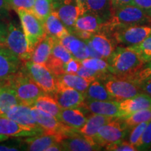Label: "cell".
Returning <instances> with one entry per match:
<instances>
[{
	"mask_svg": "<svg viewBox=\"0 0 151 151\" xmlns=\"http://www.w3.org/2000/svg\"><path fill=\"white\" fill-rule=\"evenodd\" d=\"M107 60L111 74L128 79H133L146 63L139 55L129 46L116 48Z\"/></svg>",
	"mask_w": 151,
	"mask_h": 151,
	"instance_id": "6da1fadb",
	"label": "cell"
},
{
	"mask_svg": "<svg viewBox=\"0 0 151 151\" xmlns=\"http://www.w3.org/2000/svg\"><path fill=\"white\" fill-rule=\"evenodd\" d=\"M150 22L151 17L144 10L134 5H127L114 8L111 18L105 22L103 29L117 30Z\"/></svg>",
	"mask_w": 151,
	"mask_h": 151,
	"instance_id": "7a4b0ae2",
	"label": "cell"
},
{
	"mask_svg": "<svg viewBox=\"0 0 151 151\" xmlns=\"http://www.w3.org/2000/svg\"><path fill=\"white\" fill-rule=\"evenodd\" d=\"M3 83L14 88L20 104L31 107L39 96L45 94L30 78L25 69H22L14 77Z\"/></svg>",
	"mask_w": 151,
	"mask_h": 151,
	"instance_id": "3957f363",
	"label": "cell"
},
{
	"mask_svg": "<svg viewBox=\"0 0 151 151\" xmlns=\"http://www.w3.org/2000/svg\"><path fill=\"white\" fill-rule=\"evenodd\" d=\"M102 81L114 100L119 102L141 93L140 83L132 79L119 78L111 74Z\"/></svg>",
	"mask_w": 151,
	"mask_h": 151,
	"instance_id": "277c9868",
	"label": "cell"
},
{
	"mask_svg": "<svg viewBox=\"0 0 151 151\" xmlns=\"http://www.w3.org/2000/svg\"><path fill=\"white\" fill-rule=\"evenodd\" d=\"M16 12L27 39L28 48L32 54L36 45L46 34L43 23L31 11L18 9Z\"/></svg>",
	"mask_w": 151,
	"mask_h": 151,
	"instance_id": "5b68a950",
	"label": "cell"
},
{
	"mask_svg": "<svg viewBox=\"0 0 151 151\" xmlns=\"http://www.w3.org/2000/svg\"><path fill=\"white\" fill-rule=\"evenodd\" d=\"M26 72L46 94L53 95L58 90L57 78L45 65L31 60L24 62Z\"/></svg>",
	"mask_w": 151,
	"mask_h": 151,
	"instance_id": "8992f818",
	"label": "cell"
},
{
	"mask_svg": "<svg viewBox=\"0 0 151 151\" xmlns=\"http://www.w3.org/2000/svg\"><path fill=\"white\" fill-rule=\"evenodd\" d=\"M5 45L22 62L31 60L32 54L28 48L25 35L22 27L16 21H11L8 24V34Z\"/></svg>",
	"mask_w": 151,
	"mask_h": 151,
	"instance_id": "52a82bcc",
	"label": "cell"
},
{
	"mask_svg": "<svg viewBox=\"0 0 151 151\" xmlns=\"http://www.w3.org/2000/svg\"><path fill=\"white\" fill-rule=\"evenodd\" d=\"M121 118H116L108 122L98 130L93 140L101 147H106L122 140L126 134L128 127Z\"/></svg>",
	"mask_w": 151,
	"mask_h": 151,
	"instance_id": "ba28073f",
	"label": "cell"
},
{
	"mask_svg": "<svg viewBox=\"0 0 151 151\" xmlns=\"http://www.w3.org/2000/svg\"><path fill=\"white\" fill-rule=\"evenodd\" d=\"M60 144L62 150L92 151L99 150L101 148L91 138L82 134L78 129L69 127L64 132Z\"/></svg>",
	"mask_w": 151,
	"mask_h": 151,
	"instance_id": "9c48e42d",
	"label": "cell"
},
{
	"mask_svg": "<svg viewBox=\"0 0 151 151\" xmlns=\"http://www.w3.org/2000/svg\"><path fill=\"white\" fill-rule=\"evenodd\" d=\"M151 35V26L134 25L120 28L113 34L116 43L124 46L139 44Z\"/></svg>",
	"mask_w": 151,
	"mask_h": 151,
	"instance_id": "30bf717a",
	"label": "cell"
},
{
	"mask_svg": "<svg viewBox=\"0 0 151 151\" xmlns=\"http://www.w3.org/2000/svg\"><path fill=\"white\" fill-rule=\"evenodd\" d=\"M22 62L7 47H0V81H8L21 70Z\"/></svg>",
	"mask_w": 151,
	"mask_h": 151,
	"instance_id": "8fae6325",
	"label": "cell"
},
{
	"mask_svg": "<svg viewBox=\"0 0 151 151\" xmlns=\"http://www.w3.org/2000/svg\"><path fill=\"white\" fill-rule=\"evenodd\" d=\"M32 114L36 122L43 129L44 134H60L63 137L64 131L67 126L62 124L56 117L35 107H32Z\"/></svg>",
	"mask_w": 151,
	"mask_h": 151,
	"instance_id": "7c38bea8",
	"label": "cell"
},
{
	"mask_svg": "<svg viewBox=\"0 0 151 151\" xmlns=\"http://www.w3.org/2000/svg\"><path fill=\"white\" fill-rule=\"evenodd\" d=\"M52 96L62 109L80 108L86 100L83 93L71 88H58Z\"/></svg>",
	"mask_w": 151,
	"mask_h": 151,
	"instance_id": "4fadbf2b",
	"label": "cell"
},
{
	"mask_svg": "<svg viewBox=\"0 0 151 151\" xmlns=\"http://www.w3.org/2000/svg\"><path fill=\"white\" fill-rule=\"evenodd\" d=\"M81 108H84L93 114H99L103 116L115 117V118L122 117L120 102L116 100L98 101V100L86 99Z\"/></svg>",
	"mask_w": 151,
	"mask_h": 151,
	"instance_id": "5bb4252c",
	"label": "cell"
},
{
	"mask_svg": "<svg viewBox=\"0 0 151 151\" xmlns=\"http://www.w3.org/2000/svg\"><path fill=\"white\" fill-rule=\"evenodd\" d=\"M44 134L42 131L32 129L18 123L6 117H0V134L14 137H30Z\"/></svg>",
	"mask_w": 151,
	"mask_h": 151,
	"instance_id": "9a60e30c",
	"label": "cell"
},
{
	"mask_svg": "<svg viewBox=\"0 0 151 151\" xmlns=\"http://www.w3.org/2000/svg\"><path fill=\"white\" fill-rule=\"evenodd\" d=\"M1 116L11 119L22 125L44 132L32 116V107L29 106L18 104Z\"/></svg>",
	"mask_w": 151,
	"mask_h": 151,
	"instance_id": "2e32d148",
	"label": "cell"
},
{
	"mask_svg": "<svg viewBox=\"0 0 151 151\" xmlns=\"http://www.w3.org/2000/svg\"><path fill=\"white\" fill-rule=\"evenodd\" d=\"M120 107L122 113L121 118H125L139 111L151 109V97L148 94L141 93L120 101Z\"/></svg>",
	"mask_w": 151,
	"mask_h": 151,
	"instance_id": "e0dca14e",
	"label": "cell"
},
{
	"mask_svg": "<svg viewBox=\"0 0 151 151\" xmlns=\"http://www.w3.org/2000/svg\"><path fill=\"white\" fill-rule=\"evenodd\" d=\"M104 23L97 16L89 11H86L79 16L76 21L74 31H86L92 34L101 32V30H103Z\"/></svg>",
	"mask_w": 151,
	"mask_h": 151,
	"instance_id": "ac0fdd59",
	"label": "cell"
},
{
	"mask_svg": "<svg viewBox=\"0 0 151 151\" xmlns=\"http://www.w3.org/2000/svg\"><path fill=\"white\" fill-rule=\"evenodd\" d=\"M55 40L56 39L45 34L34 48L32 53L31 61L40 65H46L49 57L51 55Z\"/></svg>",
	"mask_w": 151,
	"mask_h": 151,
	"instance_id": "d6986e66",
	"label": "cell"
},
{
	"mask_svg": "<svg viewBox=\"0 0 151 151\" xmlns=\"http://www.w3.org/2000/svg\"><path fill=\"white\" fill-rule=\"evenodd\" d=\"M63 139L62 136L60 134H43L41 135L30 137L29 139L24 141L27 143L25 150L31 151L45 150L49 146L57 143H60Z\"/></svg>",
	"mask_w": 151,
	"mask_h": 151,
	"instance_id": "ffe728a7",
	"label": "cell"
},
{
	"mask_svg": "<svg viewBox=\"0 0 151 151\" xmlns=\"http://www.w3.org/2000/svg\"><path fill=\"white\" fill-rule=\"evenodd\" d=\"M58 88H71L85 94L88 86L93 81L74 73H64L56 77Z\"/></svg>",
	"mask_w": 151,
	"mask_h": 151,
	"instance_id": "44dd1931",
	"label": "cell"
},
{
	"mask_svg": "<svg viewBox=\"0 0 151 151\" xmlns=\"http://www.w3.org/2000/svg\"><path fill=\"white\" fill-rule=\"evenodd\" d=\"M43 26L45 33L56 40H60L62 38L70 34L55 11H52L50 16L45 20Z\"/></svg>",
	"mask_w": 151,
	"mask_h": 151,
	"instance_id": "7402d4cb",
	"label": "cell"
},
{
	"mask_svg": "<svg viewBox=\"0 0 151 151\" xmlns=\"http://www.w3.org/2000/svg\"><path fill=\"white\" fill-rule=\"evenodd\" d=\"M58 120L65 125L73 129H81L86 123V117L80 109H62Z\"/></svg>",
	"mask_w": 151,
	"mask_h": 151,
	"instance_id": "603a6c76",
	"label": "cell"
},
{
	"mask_svg": "<svg viewBox=\"0 0 151 151\" xmlns=\"http://www.w3.org/2000/svg\"><path fill=\"white\" fill-rule=\"evenodd\" d=\"M86 9L106 22L111 18L114 7L111 0H87Z\"/></svg>",
	"mask_w": 151,
	"mask_h": 151,
	"instance_id": "cb8c5ba5",
	"label": "cell"
},
{
	"mask_svg": "<svg viewBox=\"0 0 151 151\" xmlns=\"http://www.w3.org/2000/svg\"><path fill=\"white\" fill-rule=\"evenodd\" d=\"M115 118H116L99 114H94L87 120L86 123L78 130L82 134L93 139V137L97 134L100 127L112 121Z\"/></svg>",
	"mask_w": 151,
	"mask_h": 151,
	"instance_id": "d4e9b609",
	"label": "cell"
},
{
	"mask_svg": "<svg viewBox=\"0 0 151 151\" xmlns=\"http://www.w3.org/2000/svg\"><path fill=\"white\" fill-rule=\"evenodd\" d=\"M90 40L94 48L105 59H108L116 49L112 39L104 33L92 35Z\"/></svg>",
	"mask_w": 151,
	"mask_h": 151,
	"instance_id": "484cf974",
	"label": "cell"
},
{
	"mask_svg": "<svg viewBox=\"0 0 151 151\" xmlns=\"http://www.w3.org/2000/svg\"><path fill=\"white\" fill-rule=\"evenodd\" d=\"M18 104L20 101L14 88L6 84H1L0 87V112L2 114L1 116Z\"/></svg>",
	"mask_w": 151,
	"mask_h": 151,
	"instance_id": "4316f807",
	"label": "cell"
},
{
	"mask_svg": "<svg viewBox=\"0 0 151 151\" xmlns=\"http://www.w3.org/2000/svg\"><path fill=\"white\" fill-rule=\"evenodd\" d=\"M35 108L40 109L52 115L57 118H59L60 111L62 108L58 104L55 99L48 94H43L37 98L33 106Z\"/></svg>",
	"mask_w": 151,
	"mask_h": 151,
	"instance_id": "83f0119b",
	"label": "cell"
},
{
	"mask_svg": "<svg viewBox=\"0 0 151 151\" xmlns=\"http://www.w3.org/2000/svg\"><path fill=\"white\" fill-rule=\"evenodd\" d=\"M86 99L98 100V101H109L114 100L113 97L111 95L104 85L101 84L97 80L92 81L88 86L86 93Z\"/></svg>",
	"mask_w": 151,
	"mask_h": 151,
	"instance_id": "f1b7e54d",
	"label": "cell"
},
{
	"mask_svg": "<svg viewBox=\"0 0 151 151\" xmlns=\"http://www.w3.org/2000/svg\"><path fill=\"white\" fill-rule=\"evenodd\" d=\"M68 50L72 55L73 59L82 61L90 57L89 50L86 42L76 37L69 43Z\"/></svg>",
	"mask_w": 151,
	"mask_h": 151,
	"instance_id": "f546056e",
	"label": "cell"
},
{
	"mask_svg": "<svg viewBox=\"0 0 151 151\" xmlns=\"http://www.w3.org/2000/svg\"><path fill=\"white\" fill-rule=\"evenodd\" d=\"M53 0H35L32 13L44 23L52 11Z\"/></svg>",
	"mask_w": 151,
	"mask_h": 151,
	"instance_id": "4dcf8cb0",
	"label": "cell"
},
{
	"mask_svg": "<svg viewBox=\"0 0 151 151\" xmlns=\"http://www.w3.org/2000/svg\"><path fill=\"white\" fill-rule=\"evenodd\" d=\"M150 121H151V109L139 111L124 118V123L128 127H132L141 122Z\"/></svg>",
	"mask_w": 151,
	"mask_h": 151,
	"instance_id": "1f68e13d",
	"label": "cell"
},
{
	"mask_svg": "<svg viewBox=\"0 0 151 151\" xmlns=\"http://www.w3.org/2000/svg\"><path fill=\"white\" fill-rule=\"evenodd\" d=\"M129 47L134 50L145 62L151 61V35L139 44Z\"/></svg>",
	"mask_w": 151,
	"mask_h": 151,
	"instance_id": "d6a6232c",
	"label": "cell"
},
{
	"mask_svg": "<svg viewBox=\"0 0 151 151\" xmlns=\"http://www.w3.org/2000/svg\"><path fill=\"white\" fill-rule=\"evenodd\" d=\"M81 62L83 66L93 69V70L109 72V63L101 58H86V59L81 61Z\"/></svg>",
	"mask_w": 151,
	"mask_h": 151,
	"instance_id": "836d02e7",
	"label": "cell"
},
{
	"mask_svg": "<svg viewBox=\"0 0 151 151\" xmlns=\"http://www.w3.org/2000/svg\"><path fill=\"white\" fill-rule=\"evenodd\" d=\"M51 55L60 60L65 64L73 58L71 52L62 46L61 43L59 42V40L55 41Z\"/></svg>",
	"mask_w": 151,
	"mask_h": 151,
	"instance_id": "e575fe53",
	"label": "cell"
},
{
	"mask_svg": "<svg viewBox=\"0 0 151 151\" xmlns=\"http://www.w3.org/2000/svg\"><path fill=\"white\" fill-rule=\"evenodd\" d=\"M150 122H141V123L135 125V127L134 126L133 129H132L131 132H130L129 138V143H131L132 146H137L138 142L140 140L143 132H144L145 129H146L147 125H148Z\"/></svg>",
	"mask_w": 151,
	"mask_h": 151,
	"instance_id": "d590c367",
	"label": "cell"
},
{
	"mask_svg": "<svg viewBox=\"0 0 151 151\" xmlns=\"http://www.w3.org/2000/svg\"><path fill=\"white\" fill-rule=\"evenodd\" d=\"M135 147L138 150H148L151 147V121L147 125L140 140Z\"/></svg>",
	"mask_w": 151,
	"mask_h": 151,
	"instance_id": "8d00e7d4",
	"label": "cell"
},
{
	"mask_svg": "<svg viewBox=\"0 0 151 151\" xmlns=\"http://www.w3.org/2000/svg\"><path fill=\"white\" fill-rule=\"evenodd\" d=\"M35 1V0H7L11 9L16 11L18 9H25L31 12H32Z\"/></svg>",
	"mask_w": 151,
	"mask_h": 151,
	"instance_id": "74e56055",
	"label": "cell"
},
{
	"mask_svg": "<svg viewBox=\"0 0 151 151\" xmlns=\"http://www.w3.org/2000/svg\"><path fill=\"white\" fill-rule=\"evenodd\" d=\"M106 150L114 151H136L138 150L135 146H132L131 143L123 141L122 140L118 142L114 143L113 144L106 147Z\"/></svg>",
	"mask_w": 151,
	"mask_h": 151,
	"instance_id": "f35d334b",
	"label": "cell"
},
{
	"mask_svg": "<svg viewBox=\"0 0 151 151\" xmlns=\"http://www.w3.org/2000/svg\"><path fill=\"white\" fill-rule=\"evenodd\" d=\"M150 77H151V61L148 62L146 65H144L132 80L141 83Z\"/></svg>",
	"mask_w": 151,
	"mask_h": 151,
	"instance_id": "ab89813d",
	"label": "cell"
},
{
	"mask_svg": "<svg viewBox=\"0 0 151 151\" xmlns=\"http://www.w3.org/2000/svg\"><path fill=\"white\" fill-rule=\"evenodd\" d=\"M81 65V62L76 59H71L67 62L64 66V70L65 73H74L76 74L78 69Z\"/></svg>",
	"mask_w": 151,
	"mask_h": 151,
	"instance_id": "60d3db41",
	"label": "cell"
},
{
	"mask_svg": "<svg viewBox=\"0 0 151 151\" xmlns=\"http://www.w3.org/2000/svg\"><path fill=\"white\" fill-rule=\"evenodd\" d=\"M11 7L7 0H0V19L4 18L9 16Z\"/></svg>",
	"mask_w": 151,
	"mask_h": 151,
	"instance_id": "b9f144b4",
	"label": "cell"
},
{
	"mask_svg": "<svg viewBox=\"0 0 151 151\" xmlns=\"http://www.w3.org/2000/svg\"><path fill=\"white\" fill-rule=\"evenodd\" d=\"M141 93L148 94L151 97V77L140 83Z\"/></svg>",
	"mask_w": 151,
	"mask_h": 151,
	"instance_id": "7bdbcfd3",
	"label": "cell"
},
{
	"mask_svg": "<svg viewBox=\"0 0 151 151\" xmlns=\"http://www.w3.org/2000/svg\"><path fill=\"white\" fill-rule=\"evenodd\" d=\"M133 5L147 12L151 9V0H134Z\"/></svg>",
	"mask_w": 151,
	"mask_h": 151,
	"instance_id": "ee69618b",
	"label": "cell"
},
{
	"mask_svg": "<svg viewBox=\"0 0 151 151\" xmlns=\"http://www.w3.org/2000/svg\"><path fill=\"white\" fill-rule=\"evenodd\" d=\"M7 34H8V24L0 20V43L5 44Z\"/></svg>",
	"mask_w": 151,
	"mask_h": 151,
	"instance_id": "f6af8a7d",
	"label": "cell"
},
{
	"mask_svg": "<svg viewBox=\"0 0 151 151\" xmlns=\"http://www.w3.org/2000/svg\"><path fill=\"white\" fill-rule=\"evenodd\" d=\"M86 43H87L88 47V50H89V54H90V58H104L102 56L100 55L99 52H98L94 48L93 46H92L91 41L90 39H88V40H86Z\"/></svg>",
	"mask_w": 151,
	"mask_h": 151,
	"instance_id": "bcb514c9",
	"label": "cell"
},
{
	"mask_svg": "<svg viewBox=\"0 0 151 151\" xmlns=\"http://www.w3.org/2000/svg\"><path fill=\"white\" fill-rule=\"evenodd\" d=\"M112 1L113 7L123 6L127 5H133L134 0H111Z\"/></svg>",
	"mask_w": 151,
	"mask_h": 151,
	"instance_id": "7dc6e473",
	"label": "cell"
},
{
	"mask_svg": "<svg viewBox=\"0 0 151 151\" xmlns=\"http://www.w3.org/2000/svg\"><path fill=\"white\" fill-rule=\"evenodd\" d=\"M20 148H21V147L8 146V145H0V151H17L20 150V149H19Z\"/></svg>",
	"mask_w": 151,
	"mask_h": 151,
	"instance_id": "c3c4849f",
	"label": "cell"
},
{
	"mask_svg": "<svg viewBox=\"0 0 151 151\" xmlns=\"http://www.w3.org/2000/svg\"><path fill=\"white\" fill-rule=\"evenodd\" d=\"M62 150V148L60 143H57L55 144L52 145V146H49L48 148L46 149V151H59Z\"/></svg>",
	"mask_w": 151,
	"mask_h": 151,
	"instance_id": "681fc988",
	"label": "cell"
},
{
	"mask_svg": "<svg viewBox=\"0 0 151 151\" xmlns=\"http://www.w3.org/2000/svg\"><path fill=\"white\" fill-rule=\"evenodd\" d=\"M77 1L82 6H83L85 9H86V2H87V0H77ZM87 11V9H86Z\"/></svg>",
	"mask_w": 151,
	"mask_h": 151,
	"instance_id": "f907efd6",
	"label": "cell"
},
{
	"mask_svg": "<svg viewBox=\"0 0 151 151\" xmlns=\"http://www.w3.org/2000/svg\"><path fill=\"white\" fill-rule=\"evenodd\" d=\"M9 138V137H8V136H6V135L0 134V142L7 140V139H8Z\"/></svg>",
	"mask_w": 151,
	"mask_h": 151,
	"instance_id": "816d5d0a",
	"label": "cell"
},
{
	"mask_svg": "<svg viewBox=\"0 0 151 151\" xmlns=\"http://www.w3.org/2000/svg\"><path fill=\"white\" fill-rule=\"evenodd\" d=\"M147 13H148V14L151 17V9L148 11H147Z\"/></svg>",
	"mask_w": 151,
	"mask_h": 151,
	"instance_id": "f5cc1de1",
	"label": "cell"
},
{
	"mask_svg": "<svg viewBox=\"0 0 151 151\" xmlns=\"http://www.w3.org/2000/svg\"><path fill=\"white\" fill-rule=\"evenodd\" d=\"M4 46H6L5 44H4V43H0V47H4Z\"/></svg>",
	"mask_w": 151,
	"mask_h": 151,
	"instance_id": "db71d44e",
	"label": "cell"
},
{
	"mask_svg": "<svg viewBox=\"0 0 151 151\" xmlns=\"http://www.w3.org/2000/svg\"><path fill=\"white\" fill-rule=\"evenodd\" d=\"M1 83H1V81H0V87H1Z\"/></svg>",
	"mask_w": 151,
	"mask_h": 151,
	"instance_id": "11a10c76",
	"label": "cell"
},
{
	"mask_svg": "<svg viewBox=\"0 0 151 151\" xmlns=\"http://www.w3.org/2000/svg\"><path fill=\"white\" fill-rule=\"evenodd\" d=\"M1 115H2V114H1V112H0V117H1Z\"/></svg>",
	"mask_w": 151,
	"mask_h": 151,
	"instance_id": "9f6ffc18",
	"label": "cell"
}]
</instances>
